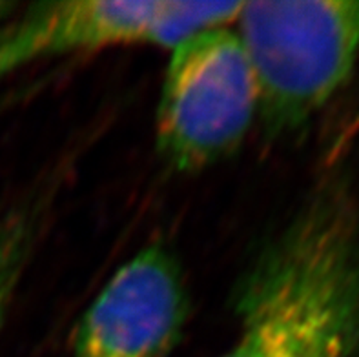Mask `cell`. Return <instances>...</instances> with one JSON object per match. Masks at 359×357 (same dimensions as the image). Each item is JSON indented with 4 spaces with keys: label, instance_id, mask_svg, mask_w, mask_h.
I'll list each match as a JSON object with an SVG mask.
<instances>
[{
    "label": "cell",
    "instance_id": "6da1fadb",
    "mask_svg": "<svg viewBox=\"0 0 359 357\" xmlns=\"http://www.w3.org/2000/svg\"><path fill=\"white\" fill-rule=\"evenodd\" d=\"M236 337L217 357H355L359 222L321 188L264 241L233 290Z\"/></svg>",
    "mask_w": 359,
    "mask_h": 357
},
{
    "label": "cell",
    "instance_id": "5b68a950",
    "mask_svg": "<svg viewBox=\"0 0 359 357\" xmlns=\"http://www.w3.org/2000/svg\"><path fill=\"white\" fill-rule=\"evenodd\" d=\"M190 314L175 253L148 244L93 299L73 334V357H166Z\"/></svg>",
    "mask_w": 359,
    "mask_h": 357
},
{
    "label": "cell",
    "instance_id": "52a82bcc",
    "mask_svg": "<svg viewBox=\"0 0 359 357\" xmlns=\"http://www.w3.org/2000/svg\"><path fill=\"white\" fill-rule=\"evenodd\" d=\"M17 8L18 6L13 4V2H4V0H0V22H2L4 18H8Z\"/></svg>",
    "mask_w": 359,
    "mask_h": 357
},
{
    "label": "cell",
    "instance_id": "8992f818",
    "mask_svg": "<svg viewBox=\"0 0 359 357\" xmlns=\"http://www.w3.org/2000/svg\"><path fill=\"white\" fill-rule=\"evenodd\" d=\"M44 213L39 204L13 208L0 217V328L41 239Z\"/></svg>",
    "mask_w": 359,
    "mask_h": 357
},
{
    "label": "cell",
    "instance_id": "277c9868",
    "mask_svg": "<svg viewBox=\"0 0 359 357\" xmlns=\"http://www.w3.org/2000/svg\"><path fill=\"white\" fill-rule=\"evenodd\" d=\"M241 2L69 0L15 9L0 22V82L20 69L69 55L118 48H172L191 33L233 22Z\"/></svg>",
    "mask_w": 359,
    "mask_h": 357
},
{
    "label": "cell",
    "instance_id": "3957f363",
    "mask_svg": "<svg viewBox=\"0 0 359 357\" xmlns=\"http://www.w3.org/2000/svg\"><path fill=\"white\" fill-rule=\"evenodd\" d=\"M257 121V88L232 22L170 48L155 112V149L175 173L205 172L232 157Z\"/></svg>",
    "mask_w": 359,
    "mask_h": 357
},
{
    "label": "cell",
    "instance_id": "7a4b0ae2",
    "mask_svg": "<svg viewBox=\"0 0 359 357\" xmlns=\"http://www.w3.org/2000/svg\"><path fill=\"white\" fill-rule=\"evenodd\" d=\"M257 88L270 139L309 124L345 86L359 53V2H241L232 22Z\"/></svg>",
    "mask_w": 359,
    "mask_h": 357
}]
</instances>
